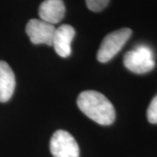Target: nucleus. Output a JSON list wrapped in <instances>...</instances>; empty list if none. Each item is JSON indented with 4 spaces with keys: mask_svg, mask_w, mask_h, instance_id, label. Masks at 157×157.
Wrapping results in <instances>:
<instances>
[{
    "mask_svg": "<svg viewBox=\"0 0 157 157\" xmlns=\"http://www.w3.org/2000/svg\"><path fill=\"white\" fill-rule=\"evenodd\" d=\"M75 36V30L69 25H62L55 29L52 46L59 56L67 58L72 53L71 44Z\"/></svg>",
    "mask_w": 157,
    "mask_h": 157,
    "instance_id": "obj_6",
    "label": "nucleus"
},
{
    "mask_svg": "<svg viewBox=\"0 0 157 157\" xmlns=\"http://www.w3.org/2000/svg\"><path fill=\"white\" fill-rule=\"evenodd\" d=\"M132 35L130 28H121L107 34L101 42L97 52V59L101 63L110 61L117 54Z\"/></svg>",
    "mask_w": 157,
    "mask_h": 157,
    "instance_id": "obj_3",
    "label": "nucleus"
},
{
    "mask_svg": "<svg viewBox=\"0 0 157 157\" xmlns=\"http://www.w3.org/2000/svg\"><path fill=\"white\" fill-rule=\"evenodd\" d=\"M53 25L45 22L41 19H31L29 20L25 32L29 39L34 45L45 44L47 45H52V39L55 32Z\"/></svg>",
    "mask_w": 157,
    "mask_h": 157,
    "instance_id": "obj_5",
    "label": "nucleus"
},
{
    "mask_svg": "<svg viewBox=\"0 0 157 157\" xmlns=\"http://www.w3.org/2000/svg\"><path fill=\"white\" fill-rule=\"evenodd\" d=\"M16 86L15 75L6 61L0 60V102H7L13 95Z\"/></svg>",
    "mask_w": 157,
    "mask_h": 157,
    "instance_id": "obj_8",
    "label": "nucleus"
},
{
    "mask_svg": "<svg viewBox=\"0 0 157 157\" xmlns=\"http://www.w3.org/2000/svg\"><path fill=\"white\" fill-rule=\"evenodd\" d=\"M77 105L84 114L100 125L109 126L115 120V109L113 104L100 92L83 91L77 99Z\"/></svg>",
    "mask_w": 157,
    "mask_h": 157,
    "instance_id": "obj_1",
    "label": "nucleus"
},
{
    "mask_svg": "<svg viewBox=\"0 0 157 157\" xmlns=\"http://www.w3.org/2000/svg\"><path fill=\"white\" fill-rule=\"evenodd\" d=\"M50 151L53 157H79V147L73 135L58 130L51 138Z\"/></svg>",
    "mask_w": 157,
    "mask_h": 157,
    "instance_id": "obj_4",
    "label": "nucleus"
},
{
    "mask_svg": "<svg viewBox=\"0 0 157 157\" xmlns=\"http://www.w3.org/2000/svg\"><path fill=\"white\" fill-rule=\"evenodd\" d=\"M123 63L127 69L136 74L148 73L155 67L153 51L145 45H138L135 49L126 52Z\"/></svg>",
    "mask_w": 157,
    "mask_h": 157,
    "instance_id": "obj_2",
    "label": "nucleus"
},
{
    "mask_svg": "<svg viewBox=\"0 0 157 157\" xmlns=\"http://www.w3.org/2000/svg\"><path fill=\"white\" fill-rule=\"evenodd\" d=\"M88 9L95 12L104 10L109 3V0H86Z\"/></svg>",
    "mask_w": 157,
    "mask_h": 157,
    "instance_id": "obj_10",
    "label": "nucleus"
},
{
    "mask_svg": "<svg viewBox=\"0 0 157 157\" xmlns=\"http://www.w3.org/2000/svg\"><path fill=\"white\" fill-rule=\"evenodd\" d=\"M65 12L66 7L63 0H45L39 9L40 19L51 25L60 22Z\"/></svg>",
    "mask_w": 157,
    "mask_h": 157,
    "instance_id": "obj_7",
    "label": "nucleus"
},
{
    "mask_svg": "<svg viewBox=\"0 0 157 157\" xmlns=\"http://www.w3.org/2000/svg\"><path fill=\"white\" fill-rule=\"evenodd\" d=\"M147 121L152 124H157V94L150 102L147 111Z\"/></svg>",
    "mask_w": 157,
    "mask_h": 157,
    "instance_id": "obj_9",
    "label": "nucleus"
}]
</instances>
